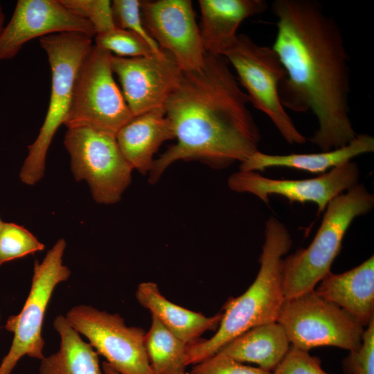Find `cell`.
<instances>
[{"label": "cell", "mask_w": 374, "mask_h": 374, "mask_svg": "<svg viewBox=\"0 0 374 374\" xmlns=\"http://www.w3.org/2000/svg\"><path fill=\"white\" fill-rule=\"evenodd\" d=\"M271 46L285 71L282 105L311 112L319 127L310 139L321 152L342 147L357 133L350 118L349 56L335 19L315 0H276Z\"/></svg>", "instance_id": "cell-1"}, {"label": "cell", "mask_w": 374, "mask_h": 374, "mask_svg": "<svg viewBox=\"0 0 374 374\" xmlns=\"http://www.w3.org/2000/svg\"><path fill=\"white\" fill-rule=\"evenodd\" d=\"M249 103L227 60L206 53L201 69L183 71L164 105L177 143L154 159L149 182L175 161L224 169L258 152L261 134Z\"/></svg>", "instance_id": "cell-2"}, {"label": "cell", "mask_w": 374, "mask_h": 374, "mask_svg": "<svg viewBox=\"0 0 374 374\" xmlns=\"http://www.w3.org/2000/svg\"><path fill=\"white\" fill-rule=\"evenodd\" d=\"M292 244L291 235L285 225L275 217H269L265 223V241L256 279L242 294L226 301L218 328L212 337L200 339L188 345V366L211 357L248 330L276 321L285 299L283 256Z\"/></svg>", "instance_id": "cell-3"}, {"label": "cell", "mask_w": 374, "mask_h": 374, "mask_svg": "<svg viewBox=\"0 0 374 374\" xmlns=\"http://www.w3.org/2000/svg\"><path fill=\"white\" fill-rule=\"evenodd\" d=\"M373 206V195L359 184L328 203L310 244L283 259L285 299L315 289L331 271L332 262L340 252L344 238L353 221L369 213Z\"/></svg>", "instance_id": "cell-4"}, {"label": "cell", "mask_w": 374, "mask_h": 374, "mask_svg": "<svg viewBox=\"0 0 374 374\" xmlns=\"http://www.w3.org/2000/svg\"><path fill=\"white\" fill-rule=\"evenodd\" d=\"M39 43L48 57L51 88L44 123L37 139L28 147L19 173L21 181L28 185H34L44 175L50 144L69 112L77 73L93 46V37L75 32L44 36Z\"/></svg>", "instance_id": "cell-5"}, {"label": "cell", "mask_w": 374, "mask_h": 374, "mask_svg": "<svg viewBox=\"0 0 374 374\" xmlns=\"http://www.w3.org/2000/svg\"><path fill=\"white\" fill-rule=\"evenodd\" d=\"M222 57L234 69L250 103L269 117L283 138L290 144L306 143L280 101L279 87L286 73L272 47L240 34Z\"/></svg>", "instance_id": "cell-6"}, {"label": "cell", "mask_w": 374, "mask_h": 374, "mask_svg": "<svg viewBox=\"0 0 374 374\" xmlns=\"http://www.w3.org/2000/svg\"><path fill=\"white\" fill-rule=\"evenodd\" d=\"M112 53L93 44L75 78L71 103L64 125L89 127L116 136L133 117L116 84Z\"/></svg>", "instance_id": "cell-7"}, {"label": "cell", "mask_w": 374, "mask_h": 374, "mask_svg": "<svg viewBox=\"0 0 374 374\" xmlns=\"http://www.w3.org/2000/svg\"><path fill=\"white\" fill-rule=\"evenodd\" d=\"M276 321L292 347L306 351L323 346L353 351L364 332L353 317L314 290L285 299Z\"/></svg>", "instance_id": "cell-8"}, {"label": "cell", "mask_w": 374, "mask_h": 374, "mask_svg": "<svg viewBox=\"0 0 374 374\" xmlns=\"http://www.w3.org/2000/svg\"><path fill=\"white\" fill-rule=\"evenodd\" d=\"M66 243L59 239L40 262L35 260L30 289L21 311L8 317L6 329L13 334L7 355L0 364V374H10L20 359L27 355L42 360L44 340L42 326L53 292L69 279L71 271L62 262Z\"/></svg>", "instance_id": "cell-9"}, {"label": "cell", "mask_w": 374, "mask_h": 374, "mask_svg": "<svg viewBox=\"0 0 374 374\" xmlns=\"http://www.w3.org/2000/svg\"><path fill=\"white\" fill-rule=\"evenodd\" d=\"M64 145L71 157L74 178L87 181L95 201L118 202L131 183L133 169L121 153L116 136L85 127L70 128Z\"/></svg>", "instance_id": "cell-10"}, {"label": "cell", "mask_w": 374, "mask_h": 374, "mask_svg": "<svg viewBox=\"0 0 374 374\" xmlns=\"http://www.w3.org/2000/svg\"><path fill=\"white\" fill-rule=\"evenodd\" d=\"M65 317L119 373L154 374L145 349V332L141 328L127 326L119 314L87 305L73 307Z\"/></svg>", "instance_id": "cell-11"}, {"label": "cell", "mask_w": 374, "mask_h": 374, "mask_svg": "<svg viewBox=\"0 0 374 374\" xmlns=\"http://www.w3.org/2000/svg\"><path fill=\"white\" fill-rule=\"evenodd\" d=\"M141 14L149 35L183 71L201 69L206 53L191 1H141Z\"/></svg>", "instance_id": "cell-12"}, {"label": "cell", "mask_w": 374, "mask_h": 374, "mask_svg": "<svg viewBox=\"0 0 374 374\" xmlns=\"http://www.w3.org/2000/svg\"><path fill=\"white\" fill-rule=\"evenodd\" d=\"M359 178L357 163L350 161L317 177L304 179H276L255 171L239 170L230 175L227 184L231 190L252 194L266 204L269 195H279L290 202L314 203L322 212L332 199L358 184Z\"/></svg>", "instance_id": "cell-13"}, {"label": "cell", "mask_w": 374, "mask_h": 374, "mask_svg": "<svg viewBox=\"0 0 374 374\" xmlns=\"http://www.w3.org/2000/svg\"><path fill=\"white\" fill-rule=\"evenodd\" d=\"M111 66L134 116L164 109L183 73L173 57L165 51L161 55L134 57L112 55Z\"/></svg>", "instance_id": "cell-14"}, {"label": "cell", "mask_w": 374, "mask_h": 374, "mask_svg": "<svg viewBox=\"0 0 374 374\" xmlns=\"http://www.w3.org/2000/svg\"><path fill=\"white\" fill-rule=\"evenodd\" d=\"M70 32L96 36L92 25L60 0H19L0 35V61L13 58L33 39Z\"/></svg>", "instance_id": "cell-15"}, {"label": "cell", "mask_w": 374, "mask_h": 374, "mask_svg": "<svg viewBox=\"0 0 374 374\" xmlns=\"http://www.w3.org/2000/svg\"><path fill=\"white\" fill-rule=\"evenodd\" d=\"M199 5L204 50L219 56L235 42L237 30L244 19L268 8L265 0H199Z\"/></svg>", "instance_id": "cell-16"}, {"label": "cell", "mask_w": 374, "mask_h": 374, "mask_svg": "<svg viewBox=\"0 0 374 374\" xmlns=\"http://www.w3.org/2000/svg\"><path fill=\"white\" fill-rule=\"evenodd\" d=\"M314 291L363 327L374 319V256L342 274H328Z\"/></svg>", "instance_id": "cell-17"}, {"label": "cell", "mask_w": 374, "mask_h": 374, "mask_svg": "<svg viewBox=\"0 0 374 374\" xmlns=\"http://www.w3.org/2000/svg\"><path fill=\"white\" fill-rule=\"evenodd\" d=\"M172 139L174 132L164 109L134 116L116 134L125 160L133 170L143 175L151 170L154 155L162 143Z\"/></svg>", "instance_id": "cell-18"}, {"label": "cell", "mask_w": 374, "mask_h": 374, "mask_svg": "<svg viewBox=\"0 0 374 374\" xmlns=\"http://www.w3.org/2000/svg\"><path fill=\"white\" fill-rule=\"evenodd\" d=\"M373 152L374 137L368 134H360L348 144L326 152L269 154L258 151L240 163V170L256 172L268 168L283 167L323 174L355 157Z\"/></svg>", "instance_id": "cell-19"}, {"label": "cell", "mask_w": 374, "mask_h": 374, "mask_svg": "<svg viewBox=\"0 0 374 374\" xmlns=\"http://www.w3.org/2000/svg\"><path fill=\"white\" fill-rule=\"evenodd\" d=\"M139 304L187 345L195 343L208 330H217L222 313L206 317L168 301L154 282L140 283L136 291Z\"/></svg>", "instance_id": "cell-20"}, {"label": "cell", "mask_w": 374, "mask_h": 374, "mask_svg": "<svg viewBox=\"0 0 374 374\" xmlns=\"http://www.w3.org/2000/svg\"><path fill=\"white\" fill-rule=\"evenodd\" d=\"M290 344L284 329L274 321L248 330L217 353L240 363H255L259 368L272 372L287 355Z\"/></svg>", "instance_id": "cell-21"}, {"label": "cell", "mask_w": 374, "mask_h": 374, "mask_svg": "<svg viewBox=\"0 0 374 374\" xmlns=\"http://www.w3.org/2000/svg\"><path fill=\"white\" fill-rule=\"evenodd\" d=\"M53 328L60 338V348L41 360L39 374H103L98 354L65 316H57Z\"/></svg>", "instance_id": "cell-22"}, {"label": "cell", "mask_w": 374, "mask_h": 374, "mask_svg": "<svg viewBox=\"0 0 374 374\" xmlns=\"http://www.w3.org/2000/svg\"><path fill=\"white\" fill-rule=\"evenodd\" d=\"M145 345L154 374H185L188 345L154 316H152L150 328L145 332Z\"/></svg>", "instance_id": "cell-23"}, {"label": "cell", "mask_w": 374, "mask_h": 374, "mask_svg": "<svg viewBox=\"0 0 374 374\" xmlns=\"http://www.w3.org/2000/svg\"><path fill=\"white\" fill-rule=\"evenodd\" d=\"M44 249V244L24 227L3 222L0 231V266Z\"/></svg>", "instance_id": "cell-24"}, {"label": "cell", "mask_w": 374, "mask_h": 374, "mask_svg": "<svg viewBox=\"0 0 374 374\" xmlns=\"http://www.w3.org/2000/svg\"><path fill=\"white\" fill-rule=\"evenodd\" d=\"M95 44L119 57H134L157 54L139 35L117 27L107 33L96 35Z\"/></svg>", "instance_id": "cell-25"}, {"label": "cell", "mask_w": 374, "mask_h": 374, "mask_svg": "<svg viewBox=\"0 0 374 374\" xmlns=\"http://www.w3.org/2000/svg\"><path fill=\"white\" fill-rule=\"evenodd\" d=\"M78 17L89 21L96 35L107 33L116 26L114 23L112 2L109 0H60Z\"/></svg>", "instance_id": "cell-26"}, {"label": "cell", "mask_w": 374, "mask_h": 374, "mask_svg": "<svg viewBox=\"0 0 374 374\" xmlns=\"http://www.w3.org/2000/svg\"><path fill=\"white\" fill-rule=\"evenodd\" d=\"M112 12L115 26L132 31L142 37L157 54H162L158 44L146 31L141 14V1L114 0Z\"/></svg>", "instance_id": "cell-27"}, {"label": "cell", "mask_w": 374, "mask_h": 374, "mask_svg": "<svg viewBox=\"0 0 374 374\" xmlns=\"http://www.w3.org/2000/svg\"><path fill=\"white\" fill-rule=\"evenodd\" d=\"M346 374H374V319L364 330L359 347L344 360Z\"/></svg>", "instance_id": "cell-28"}, {"label": "cell", "mask_w": 374, "mask_h": 374, "mask_svg": "<svg viewBox=\"0 0 374 374\" xmlns=\"http://www.w3.org/2000/svg\"><path fill=\"white\" fill-rule=\"evenodd\" d=\"M190 374H272L259 367L243 365L222 354L215 353L194 365Z\"/></svg>", "instance_id": "cell-29"}, {"label": "cell", "mask_w": 374, "mask_h": 374, "mask_svg": "<svg viewBox=\"0 0 374 374\" xmlns=\"http://www.w3.org/2000/svg\"><path fill=\"white\" fill-rule=\"evenodd\" d=\"M272 374H329L321 366V360L312 356L308 351L294 347L290 348L285 357Z\"/></svg>", "instance_id": "cell-30"}, {"label": "cell", "mask_w": 374, "mask_h": 374, "mask_svg": "<svg viewBox=\"0 0 374 374\" xmlns=\"http://www.w3.org/2000/svg\"><path fill=\"white\" fill-rule=\"evenodd\" d=\"M103 371L105 374H121L112 368L105 361L103 363Z\"/></svg>", "instance_id": "cell-31"}, {"label": "cell", "mask_w": 374, "mask_h": 374, "mask_svg": "<svg viewBox=\"0 0 374 374\" xmlns=\"http://www.w3.org/2000/svg\"><path fill=\"white\" fill-rule=\"evenodd\" d=\"M4 21H5V16L3 12V9L0 3V35L2 33L3 30L4 28Z\"/></svg>", "instance_id": "cell-32"}, {"label": "cell", "mask_w": 374, "mask_h": 374, "mask_svg": "<svg viewBox=\"0 0 374 374\" xmlns=\"http://www.w3.org/2000/svg\"><path fill=\"white\" fill-rule=\"evenodd\" d=\"M3 224V222L1 220V218H0V231H1V228H2Z\"/></svg>", "instance_id": "cell-33"}, {"label": "cell", "mask_w": 374, "mask_h": 374, "mask_svg": "<svg viewBox=\"0 0 374 374\" xmlns=\"http://www.w3.org/2000/svg\"><path fill=\"white\" fill-rule=\"evenodd\" d=\"M0 320H1V313H0Z\"/></svg>", "instance_id": "cell-34"}]
</instances>
